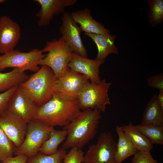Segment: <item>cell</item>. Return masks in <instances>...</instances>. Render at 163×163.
<instances>
[{
    "label": "cell",
    "instance_id": "29",
    "mask_svg": "<svg viewBox=\"0 0 163 163\" xmlns=\"http://www.w3.org/2000/svg\"><path fill=\"white\" fill-rule=\"evenodd\" d=\"M18 86L0 93V115L7 110L10 100Z\"/></svg>",
    "mask_w": 163,
    "mask_h": 163
},
{
    "label": "cell",
    "instance_id": "7",
    "mask_svg": "<svg viewBox=\"0 0 163 163\" xmlns=\"http://www.w3.org/2000/svg\"><path fill=\"white\" fill-rule=\"evenodd\" d=\"M27 133L21 145L15 152L16 155H25L29 158L38 153L43 143L49 137L50 133L54 128L34 119L28 123Z\"/></svg>",
    "mask_w": 163,
    "mask_h": 163
},
{
    "label": "cell",
    "instance_id": "11",
    "mask_svg": "<svg viewBox=\"0 0 163 163\" xmlns=\"http://www.w3.org/2000/svg\"><path fill=\"white\" fill-rule=\"evenodd\" d=\"M39 107L19 85L10 100L7 110L28 123L35 119Z\"/></svg>",
    "mask_w": 163,
    "mask_h": 163
},
{
    "label": "cell",
    "instance_id": "14",
    "mask_svg": "<svg viewBox=\"0 0 163 163\" xmlns=\"http://www.w3.org/2000/svg\"><path fill=\"white\" fill-rule=\"evenodd\" d=\"M104 62L105 60L89 59L73 53L68 67L84 75L90 82L98 83L101 80L100 67Z\"/></svg>",
    "mask_w": 163,
    "mask_h": 163
},
{
    "label": "cell",
    "instance_id": "12",
    "mask_svg": "<svg viewBox=\"0 0 163 163\" xmlns=\"http://www.w3.org/2000/svg\"><path fill=\"white\" fill-rule=\"evenodd\" d=\"M21 28L10 17L0 18V53L4 54L14 50L21 37Z\"/></svg>",
    "mask_w": 163,
    "mask_h": 163
},
{
    "label": "cell",
    "instance_id": "19",
    "mask_svg": "<svg viewBox=\"0 0 163 163\" xmlns=\"http://www.w3.org/2000/svg\"><path fill=\"white\" fill-rule=\"evenodd\" d=\"M122 128L137 151L150 152L153 149V144L131 122Z\"/></svg>",
    "mask_w": 163,
    "mask_h": 163
},
{
    "label": "cell",
    "instance_id": "13",
    "mask_svg": "<svg viewBox=\"0 0 163 163\" xmlns=\"http://www.w3.org/2000/svg\"><path fill=\"white\" fill-rule=\"evenodd\" d=\"M89 82L84 75L69 68L62 76L57 79L56 91L77 99L80 91Z\"/></svg>",
    "mask_w": 163,
    "mask_h": 163
},
{
    "label": "cell",
    "instance_id": "20",
    "mask_svg": "<svg viewBox=\"0 0 163 163\" xmlns=\"http://www.w3.org/2000/svg\"><path fill=\"white\" fill-rule=\"evenodd\" d=\"M141 124L163 126V109L159 104L157 95L150 99L144 112Z\"/></svg>",
    "mask_w": 163,
    "mask_h": 163
},
{
    "label": "cell",
    "instance_id": "21",
    "mask_svg": "<svg viewBox=\"0 0 163 163\" xmlns=\"http://www.w3.org/2000/svg\"><path fill=\"white\" fill-rule=\"evenodd\" d=\"M29 76L24 72L14 68L6 73L0 72V92L5 91L25 81Z\"/></svg>",
    "mask_w": 163,
    "mask_h": 163
},
{
    "label": "cell",
    "instance_id": "23",
    "mask_svg": "<svg viewBox=\"0 0 163 163\" xmlns=\"http://www.w3.org/2000/svg\"><path fill=\"white\" fill-rule=\"evenodd\" d=\"M135 126L153 144H163V126L141 124Z\"/></svg>",
    "mask_w": 163,
    "mask_h": 163
},
{
    "label": "cell",
    "instance_id": "32",
    "mask_svg": "<svg viewBox=\"0 0 163 163\" xmlns=\"http://www.w3.org/2000/svg\"><path fill=\"white\" fill-rule=\"evenodd\" d=\"M157 99L161 107L163 109V90L159 91L158 94L157 95Z\"/></svg>",
    "mask_w": 163,
    "mask_h": 163
},
{
    "label": "cell",
    "instance_id": "9",
    "mask_svg": "<svg viewBox=\"0 0 163 163\" xmlns=\"http://www.w3.org/2000/svg\"><path fill=\"white\" fill-rule=\"evenodd\" d=\"M27 126L24 120L8 110L0 115V127L17 149L24 139Z\"/></svg>",
    "mask_w": 163,
    "mask_h": 163
},
{
    "label": "cell",
    "instance_id": "30",
    "mask_svg": "<svg viewBox=\"0 0 163 163\" xmlns=\"http://www.w3.org/2000/svg\"><path fill=\"white\" fill-rule=\"evenodd\" d=\"M147 84L159 91L163 90V74H158L149 77L147 80Z\"/></svg>",
    "mask_w": 163,
    "mask_h": 163
},
{
    "label": "cell",
    "instance_id": "3",
    "mask_svg": "<svg viewBox=\"0 0 163 163\" xmlns=\"http://www.w3.org/2000/svg\"><path fill=\"white\" fill-rule=\"evenodd\" d=\"M57 80L52 70L42 65L20 85L39 107L49 101L57 92Z\"/></svg>",
    "mask_w": 163,
    "mask_h": 163
},
{
    "label": "cell",
    "instance_id": "22",
    "mask_svg": "<svg viewBox=\"0 0 163 163\" xmlns=\"http://www.w3.org/2000/svg\"><path fill=\"white\" fill-rule=\"evenodd\" d=\"M67 135L66 130H57L54 128L50 131L48 138L43 142L39 152L46 155L56 153L58 150L59 145L65 140Z\"/></svg>",
    "mask_w": 163,
    "mask_h": 163
},
{
    "label": "cell",
    "instance_id": "10",
    "mask_svg": "<svg viewBox=\"0 0 163 163\" xmlns=\"http://www.w3.org/2000/svg\"><path fill=\"white\" fill-rule=\"evenodd\" d=\"M62 24L59 31L62 37L73 52L82 56L88 58V53L81 37L82 31L73 20L69 12L63 14Z\"/></svg>",
    "mask_w": 163,
    "mask_h": 163
},
{
    "label": "cell",
    "instance_id": "27",
    "mask_svg": "<svg viewBox=\"0 0 163 163\" xmlns=\"http://www.w3.org/2000/svg\"><path fill=\"white\" fill-rule=\"evenodd\" d=\"M84 152L82 149L74 147L71 148L65 155L63 163H82L83 162Z\"/></svg>",
    "mask_w": 163,
    "mask_h": 163
},
{
    "label": "cell",
    "instance_id": "8",
    "mask_svg": "<svg viewBox=\"0 0 163 163\" xmlns=\"http://www.w3.org/2000/svg\"><path fill=\"white\" fill-rule=\"evenodd\" d=\"M117 142L109 132L101 133L96 143L89 146L83 163H117L115 159Z\"/></svg>",
    "mask_w": 163,
    "mask_h": 163
},
{
    "label": "cell",
    "instance_id": "35",
    "mask_svg": "<svg viewBox=\"0 0 163 163\" xmlns=\"http://www.w3.org/2000/svg\"></svg>",
    "mask_w": 163,
    "mask_h": 163
},
{
    "label": "cell",
    "instance_id": "34",
    "mask_svg": "<svg viewBox=\"0 0 163 163\" xmlns=\"http://www.w3.org/2000/svg\"><path fill=\"white\" fill-rule=\"evenodd\" d=\"M1 61V56H0V64Z\"/></svg>",
    "mask_w": 163,
    "mask_h": 163
},
{
    "label": "cell",
    "instance_id": "15",
    "mask_svg": "<svg viewBox=\"0 0 163 163\" xmlns=\"http://www.w3.org/2000/svg\"><path fill=\"white\" fill-rule=\"evenodd\" d=\"M39 3L40 9L36 14L39 18L38 25L41 27L48 26L54 17L64 13L66 8L74 5L77 0H35Z\"/></svg>",
    "mask_w": 163,
    "mask_h": 163
},
{
    "label": "cell",
    "instance_id": "18",
    "mask_svg": "<svg viewBox=\"0 0 163 163\" xmlns=\"http://www.w3.org/2000/svg\"><path fill=\"white\" fill-rule=\"evenodd\" d=\"M116 132L118 136L115 154L117 163H122L137 151L129 139L123 132L122 126H117Z\"/></svg>",
    "mask_w": 163,
    "mask_h": 163
},
{
    "label": "cell",
    "instance_id": "26",
    "mask_svg": "<svg viewBox=\"0 0 163 163\" xmlns=\"http://www.w3.org/2000/svg\"><path fill=\"white\" fill-rule=\"evenodd\" d=\"M15 146L0 127V162L12 157L16 151Z\"/></svg>",
    "mask_w": 163,
    "mask_h": 163
},
{
    "label": "cell",
    "instance_id": "4",
    "mask_svg": "<svg viewBox=\"0 0 163 163\" xmlns=\"http://www.w3.org/2000/svg\"><path fill=\"white\" fill-rule=\"evenodd\" d=\"M47 52L46 56L40 62L39 65H45L50 68L57 78L62 76L69 69L73 53L61 36L58 39H54L46 42L41 50Z\"/></svg>",
    "mask_w": 163,
    "mask_h": 163
},
{
    "label": "cell",
    "instance_id": "28",
    "mask_svg": "<svg viewBox=\"0 0 163 163\" xmlns=\"http://www.w3.org/2000/svg\"><path fill=\"white\" fill-rule=\"evenodd\" d=\"M132 163H158L152 155L150 152L138 151L133 155Z\"/></svg>",
    "mask_w": 163,
    "mask_h": 163
},
{
    "label": "cell",
    "instance_id": "6",
    "mask_svg": "<svg viewBox=\"0 0 163 163\" xmlns=\"http://www.w3.org/2000/svg\"><path fill=\"white\" fill-rule=\"evenodd\" d=\"M46 56L41 50L37 48L28 52L14 49L1 56L0 70L13 68L18 69L23 72L29 70L36 72L40 68V62Z\"/></svg>",
    "mask_w": 163,
    "mask_h": 163
},
{
    "label": "cell",
    "instance_id": "2",
    "mask_svg": "<svg viewBox=\"0 0 163 163\" xmlns=\"http://www.w3.org/2000/svg\"><path fill=\"white\" fill-rule=\"evenodd\" d=\"M101 113L96 109L81 110L63 127L67 135L62 147L66 150L74 147L82 149L96 135Z\"/></svg>",
    "mask_w": 163,
    "mask_h": 163
},
{
    "label": "cell",
    "instance_id": "5",
    "mask_svg": "<svg viewBox=\"0 0 163 163\" xmlns=\"http://www.w3.org/2000/svg\"><path fill=\"white\" fill-rule=\"evenodd\" d=\"M111 84L105 79L101 80L98 83L90 81L87 83L78 96L81 110L96 109L105 112L106 106L111 104L108 91Z\"/></svg>",
    "mask_w": 163,
    "mask_h": 163
},
{
    "label": "cell",
    "instance_id": "25",
    "mask_svg": "<svg viewBox=\"0 0 163 163\" xmlns=\"http://www.w3.org/2000/svg\"><path fill=\"white\" fill-rule=\"evenodd\" d=\"M66 153V150L62 147L52 154L46 155L40 153L29 158L27 163H62Z\"/></svg>",
    "mask_w": 163,
    "mask_h": 163
},
{
    "label": "cell",
    "instance_id": "31",
    "mask_svg": "<svg viewBox=\"0 0 163 163\" xmlns=\"http://www.w3.org/2000/svg\"><path fill=\"white\" fill-rule=\"evenodd\" d=\"M29 157L21 154L7 158L1 161L2 163H27Z\"/></svg>",
    "mask_w": 163,
    "mask_h": 163
},
{
    "label": "cell",
    "instance_id": "16",
    "mask_svg": "<svg viewBox=\"0 0 163 163\" xmlns=\"http://www.w3.org/2000/svg\"><path fill=\"white\" fill-rule=\"evenodd\" d=\"M91 13V10L86 8L74 11L70 14L73 21L79 25L82 31L87 33L110 34L109 30L95 20Z\"/></svg>",
    "mask_w": 163,
    "mask_h": 163
},
{
    "label": "cell",
    "instance_id": "17",
    "mask_svg": "<svg viewBox=\"0 0 163 163\" xmlns=\"http://www.w3.org/2000/svg\"><path fill=\"white\" fill-rule=\"evenodd\" d=\"M84 34L91 38L97 46L98 53L96 59L105 60L110 53L119 54L118 49L114 44L116 38L115 35L87 33Z\"/></svg>",
    "mask_w": 163,
    "mask_h": 163
},
{
    "label": "cell",
    "instance_id": "1",
    "mask_svg": "<svg viewBox=\"0 0 163 163\" xmlns=\"http://www.w3.org/2000/svg\"><path fill=\"white\" fill-rule=\"evenodd\" d=\"M81 111L77 99L57 91L49 101L39 107L35 119L52 127H64Z\"/></svg>",
    "mask_w": 163,
    "mask_h": 163
},
{
    "label": "cell",
    "instance_id": "33",
    "mask_svg": "<svg viewBox=\"0 0 163 163\" xmlns=\"http://www.w3.org/2000/svg\"><path fill=\"white\" fill-rule=\"evenodd\" d=\"M5 1V0H0V4L4 3Z\"/></svg>",
    "mask_w": 163,
    "mask_h": 163
},
{
    "label": "cell",
    "instance_id": "24",
    "mask_svg": "<svg viewBox=\"0 0 163 163\" xmlns=\"http://www.w3.org/2000/svg\"><path fill=\"white\" fill-rule=\"evenodd\" d=\"M148 2L150 10L148 17L152 27L161 24L163 22V0H149Z\"/></svg>",
    "mask_w": 163,
    "mask_h": 163
}]
</instances>
